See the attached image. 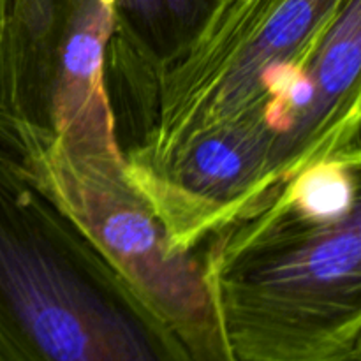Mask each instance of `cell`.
Segmentation results:
<instances>
[{
	"instance_id": "cell-1",
	"label": "cell",
	"mask_w": 361,
	"mask_h": 361,
	"mask_svg": "<svg viewBox=\"0 0 361 361\" xmlns=\"http://www.w3.org/2000/svg\"><path fill=\"white\" fill-rule=\"evenodd\" d=\"M348 0H228L150 67L122 152L127 178L200 145L235 150L268 196L321 162L361 157V113L321 95L317 59Z\"/></svg>"
},
{
	"instance_id": "cell-2",
	"label": "cell",
	"mask_w": 361,
	"mask_h": 361,
	"mask_svg": "<svg viewBox=\"0 0 361 361\" xmlns=\"http://www.w3.org/2000/svg\"><path fill=\"white\" fill-rule=\"evenodd\" d=\"M0 361H194L46 190L4 111Z\"/></svg>"
},
{
	"instance_id": "cell-3",
	"label": "cell",
	"mask_w": 361,
	"mask_h": 361,
	"mask_svg": "<svg viewBox=\"0 0 361 361\" xmlns=\"http://www.w3.org/2000/svg\"><path fill=\"white\" fill-rule=\"evenodd\" d=\"M203 257L236 361H361V207L317 219L282 187Z\"/></svg>"
},
{
	"instance_id": "cell-4",
	"label": "cell",
	"mask_w": 361,
	"mask_h": 361,
	"mask_svg": "<svg viewBox=\"0 0 361 361\" xmlns=\"http://www.w3.org/2000/svg\"><path fill=\"white\" fill-rule=\"evenodd\" d=\"M11 120L46 190L192 360L236 361L203 252L173 249L161 219L123 173L122 154L73 150L44 127Z\"/></svg>"
},
{
	"instance_id": "cell-5",
	"label": "cell",
	"mask_w": 361,
	"mask_h": 361,
	"mask_svg": "<svg viewBox=\"0 0 361 361\" xmlns=\"http://www.w3.org/2000/svg\"><path fill=\"white\" fill-rule=\"evenodd\" d=\"M113 0H4L0 111L80 152L122 154L104 83Z\"/></svg>"
},
{
	"instance_id": "cell-6",
	"label": "cell",
	"mask_w": 361,
	"mask_h": 361,
	"mask_svg": "<svg viewBox=\"0 0 361 361\" xmlns=\"http://www.w3.org/2000/svg\"><path fill=\"white\" fill-rule=\"evenodd\" d=\"M228 0H113L109 41L152 66L185 46Z\"/></svg>"
},
{
	"instance_id": "cell-7",
	"label": "cell",
	"mask_w": 361,
	"mask_h": 361,
	"mask_svg": "<svg viewBox=\"0 0 361 361\" xmlns=\"http://www.w3.org/2000/svg\"><path fill=\"white\" fill-rule=\"evenodd\" d=\"M2 7H4V0H0V14H2Z\"/></svg>"
}]
</instances>
